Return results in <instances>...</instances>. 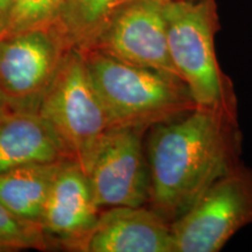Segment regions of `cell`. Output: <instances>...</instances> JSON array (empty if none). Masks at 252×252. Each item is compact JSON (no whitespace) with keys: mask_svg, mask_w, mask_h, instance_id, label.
<instances>
[{"mask_svg":"<svg viewBox=\"0 0 252 252\" xmlns=\"http://www.w3.org/2000/svg\"><path fill=\"white\" fill-rule=\"evenodd\" d=\"M242 147L237 106H196L151 126L145 134L151 179L147 206L169 223L180 219L242 162Z\"/></svg>","mask_w":252,"mask_h":252,"instance_id":"obj_1","label":"cell"},{"mask_svg":"<svg viewBox=\"0 0 252 252\" xmlns=\"http://www.w3.org/2000/svg\"><path fill=\"white\" fill-rule=\"evenodd\" d=\"M81 52L110 128L149 130L197 106L179 77L119 61L96 49Z\"/></svg>","mask_w":252,"mask_h":252,"instance_id":"obj_2","label":"cell"},{"mask_svg":"<svg viewBox=\"0 0 252 252\" xmlns=\"http://www.w3.org/2000/svg\"><path fill=\"white\" fill-rule=\"evenodd\" d=\"M163 12L169 55L196 105L237 106L234 82L216 55V0H169Z\"/></svg>","mask_w":252,"mask_h":252,"instance_id":"obj_3","label":"cell"},{"mask_svg":"<svg viewBox=\"0 0 252 252\" xmlns=\"http://www.w3.org/2000/svg\"><path fill=\"white\" fill-rule=\"evenodd\" d=\"M37 113L68 159L86 168L110 126L81 50L65 53Z\"/></svg>","mask_w":252,"mask_h":252,"instance_id":"obj_4","label":"cell"},{"mask_svg":"<svg viewBox=\"0 0 252 252\" xmlns=\"http://www.w3.org/2000/svg\"><path fill=\"white\" fill-rule=\"evenodd\" d=\"M252 225V168L239 162L171 223L175 252H217Z\"/></svg>","mask_w":252,"mask_h":252,"instance_id":"obj_5","label":"cell"},{"mask_svg":"<svg viewBox=\"0 0 252 252\" xmlns=\"http://www.w3.org/2000/svg\"><path fill=\"white\" fill-rule=\"evenodd\" d=\"M69 49L53 25L0 37V89L9 109L37 112Z\"/></svg>","mask_w":252,"mask_h":252,"instance_id":"obj_6","label":"cell"},{"mask_svg":"<svg viewBox=\"0 0 252 252\" xmlns=\"http://www.w3.org/2000/svg\"><path fill=\"white\" fill-rule=\"evenodd\" d=\"M147 130L109 128L83 169L100 209L141 207L150 201V168L145 152Z\"/></svg>","mask_w":252,"mask_h":252,"instance_id":"obj_7","label":"cell"},{"mask_svg":"<svg viewBox=\"0 0 252 252\" xmlns=\"http://www.w3.org/2000/svg\"><path fill=\"white\" fill-rule=\"evenodd\" d=\"M163 6L162 0H125L91 49L180 78L169 55Z\"/></svg>","mask_w":252,"mask_h":252,"instance_id":"obj_8","label":"cell"},{"mask_svg":"<svg viewBox=\"0 0 252 252\" xmlns=\"http://www.w3.org/2000/svg\"><path fill=\"white\" fill-rule=\"evenodd\" d=\"M100 212L83 168L65 160L46 201L40 229L49 248L81 251Z\"/></svg>","mask_w":252,"mask_h":252,"instance_id":"obj_9","label":"cell"},{"mask_svg":"<svg viewBox=\"0 0 252 252\" xmlns=\"http://www.w3.org/2000/svg\"><path fill=\"white\" fill-rule=\"evenodd\" d=\"M83 252H175L171 223L149 206L100 212Z\"/></svg>","mask_w":252,"mask_h":252,"instance_id":"obj_10","label":"cell"},{"mask_svg":"<svg viewBox=\"0 0 252 252\" xmlns=\"http://www.w3.org/2000/svg\"><path fill=\"white\" fill-rule=\"evenodd\" d=\"M65 159L61 144L39 113L8 109L0 115V174L30 163Z\"/></svg>","mask_w":252,"mask_h":252,"instance_id":"obj_11","label":"cell"},{"mask_svg":"<svg viewBox=\"0 0 252 252\" xmlns=\"http://www.w3.org/2000/svg\"><path fill=\"white\" fill-rule=\"evenodd\" d=\"M65 160L30 163L0 174V202L19 220L40 228L50 189Z\"/></svg>","mask_w":252,"mask_h":252,"instance_id":"obj_12","label":"cell"},{"mask_svg":"<svg viewBox=\"0 0 252 252\" xmlns=\"http://www.w3.org/2000/svg\"><path fill=\"white\" fill-rule=\"evenodd\" d=\"M125 0H63L53 26L68 48L91 49Z\"/></svg>","mask_w":252,"mask_h":252,"instance_id":"obj_13","label":"cell"},{"mask_svg":"<svg viewBox=\"0 0 252 252\" xmlns=\"http://www.w3.org/2000/svg\"><path fill=\"white\" fill-rule=\"evenodd\" d=\"M62 4L63 0H13L7 26L1 36L50 26Z\"/></svg>","mask_w":252,"mask_h":252,"instance_id":"obj_14","label":"cell"},{"mask_svg":"<svg viewBox=\"0 0 252 252\" xmlns=\"http://www.w3.org/2000/svg\"><path fill=\"white\" fill-rule=\"evenodd\" d=\"M48 248L40 228L19 220L0 202V252Z\"/></svg>","mask_w":252,"mask_h":252,"instance_id":"obj_15","label":"cell"},{"mask_svg":"<svg viewBox=\"0 0 252 252\" xmlns=\"http://www.w3.org/2000/svg\"><path fill=\"white\" fill-rule=\"evenodd\" d=\"M13 0H0V36L4 34Z\"/></svg>","mask_w":252,"mask_h":252,"instance_id":"obj_16","label":"cell"},{"mask_svg":"<svg viewBox=\"0 0 252 252\" xmlns=\"http://www.w3.org/2000/svg\"><path fill=\"white\" fill-rule=\"evenodd\" d=\"M9 109V105H8V102L7 99H6L4 93H2L1 89H0V115H1L2 112H5L6 110Z\"/></svg>","mask_w":252,"mask_h":252,"instance_id":"obj_17","label":"cell"},{"mask_svg":"<svg viewBox=\"0 0 252 252\" xmlns=\"http://www.w3.org/2000/svg\"><path fill=\"white\" fill-rule=\"evenodd\" d=\"M162 1H165V2H167V1H169V0H162Z\"/></svg>","mask_w":252,"mask_h":252,"instance_id":"obj_18","label":"cell"}]
</instances>
